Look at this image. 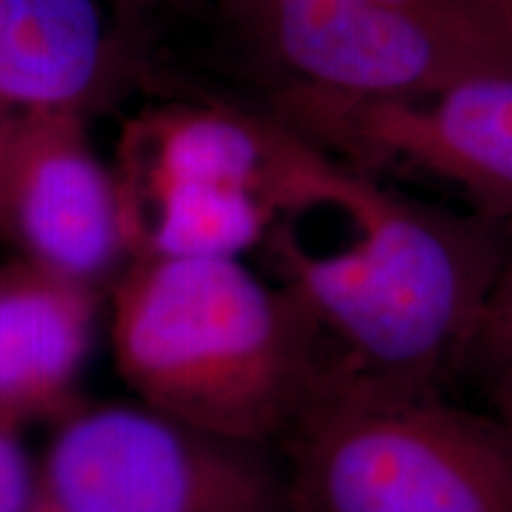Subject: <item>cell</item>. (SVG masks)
<instances>
[{
    "instance_id": "6da1fadb",
    "label": "cell",
    "mask_w": 512,
    "mask_h": 512,
    "mask_svg": "<svg viewBox=\"0 0 512 512\" xmlns=\"http://www.w3.org/2000/svg\"><path fill=\"white\" fill-rule=\"evenodd\" d=\"M107 302L126 387L216 437L283 444L335 370L292 287L242 259L133 256Z\"/></svg>"
},
{
    "instance_id": "7a4b0ae2",
    "label": "cell",
    "mask_w": 512,
    "mask_h": 512,
    "mask_svg": "<svg viewBox=\"0 0 512 512\" xmlns=\"http://www.w3.org/2000/svg\"><path fill=\"white\" fill-rule=\"evenodd\" d=\"M332 211L349 221L339 247H306L294 221L271 235L280 280L316 320L337 368L441 387L465 366L512 230L477 211L415 202L356 166Z\"/></svg>"
},
{
    "instance_id": "3957f363",
    "label": "cell",
    "mask_w": 512,
    "mask_h": 512,
    "mask_svg": "<svg viewBox=\"0 0 512 512\" xmlns=\"http://www.w3.org/2000/svg\"><path fill=\"white\" fill-rule=\"evenodd\" d=\"M280 448L287 512H512V434L441 387L335 366Z\"/></svg>"
},
{
    "instance_id": "277c9868",
    "label": "cell",
    "mask_w": 512,
    "mask_h": 512,
    "mask_svg": "<svg viewBox=\"0 0 512 512\" xmlns=\"http://www.w3.org/2000/svg\"><path fill=\"white\" fill-rule=\"evenodd\" d=\"M278 91L399 100L512 67L489 0H223Z\"/></svg>"
},
{
    "instance_id": "5b68a950",
    "label": "cell",
    "mask_w": 512,
    "mask_h": 512,
    "mask_svg": "<svg viewBox=\"0 0 512 512\" xmlns=\"http://www.w3.org/2000/svg\"><path fill=\"white\" fill-rule=\"evenodd\" d=\"M34 512H287L283 467L138 406H81L55 422Z\"/></svg>"
},
{
    "instance_id": "8992f818",
    "label": "cell",
    "mask_w": 512,
    "mask_h": 512,
    "mask_svg": "<svg viewBox=\"0 0 512 512\" xmlns=\"http://www.w3.org/2000/svg\"><path fill=\"white\" fill-rule=\"evenodd\" d=\"M114 169L126 207L221 202L290 223L335 207L351 166L275 112L169 102L128 121Z\"/></svg>"
},
{
    "instance_id": "52a82bcc",
    "label": "cell",
    "mask_w": 512,
    "mask_h": 512,
    "mask_svg": "<svg viewBox=\"0 0 512 512\" xmlns=\"http://www.w3.org/2000/svg\"><path fill=\"white\" fill-rule=\"evenodd\" d=\"M271 112L361 171L430 178L512 230V67L399 100L275 91Z\"/></svg>"
},
{
    "instance_id": "ba28073f",
    "label": "cell",
    "mask_w": 512,
    "mask_h": 512,
    "mask_svg": "<svg viewBox=\"0 0 512 512\" xmlns=\"http://www.w3.org/2000/svg\"><path fill=\"white\" fill-rule=\"evenodd\" d=\"M67 112H0V242L110 290L133 256L121 183Z\"/></svg>"
},
{
    "instance_id": "9c48e42d",
    "label": "cell",
    "mask_w": 512,
    "mask_h": 512,
    "mask_svg": "<svg viewBox=\"0 0 512 512\" xmlns=\"http://www.w3.org/2000/svg\"><path fill=\"white\" fill-rule=\"evenodd\" d=\"M143 36L107 0H0V112L112 110L143 86Z\"/></svg>"
},
{
    "instance_id": "30bf717a",
    "label": "cell",
    "mask_w": 512,
    "mask_h": 512,
    "mask_svg": "<svg viewBox=\"0 0 512 512\" xmlns=\"http://www.w3.org/2000/svg\"><path fill=\"white\" fill-rule=\"evenodd\" d=\"M102 287L27 259L0 264V420L57 422L81 406Z\"/></svg>"
},
{
    "instance_id": "8fae6325",
    "label": "cell",
    "mask_w": 512,
    "mask_h": 512,
    "mask_svg": "<svg viewBox=\"0 0 512 512\" xmlns=\"http://www.w3.org/2000/svg\"><path fill=\"white\" fill-rule=\"evenodd\" d=\"M465 366L475 368L486 406L512 434V242L479 318Z\"/></svg>"
},
{
    "instance_id": "7c38bea8",
    "label": "cell",
    "mask_w": 512,
    "mask_h": 512,
    "mask_svg": "<svg viewBox=\"0 0 512 512\" xmlns=\"http://www.w3.org/2000/svg\"><path fill=\"white\" fill-rule=\"evenodd\" d=\"M22 427L0 420V512H34L41 458L24 446Z\"/></svg>"
},
{
    "instance_id": "4fadbf2b",
    "label": "cell",
    "mask_w": 512,
    "mask_h": 512,
    "mask_svg": "<svg viewBox=\"0 0 512 512\" xmlns=\"http://www.w3.org/2000/svg\"><path fill=\"white\" fill-rule=\"evenodd\" d=\"M107 3H110L131 27H136L145 34V27L152 19L162 17L164 12L169 10H178L183 8V5L195 3V0H107Z\"/></svg>"
},
{
    "instance_id": "5bb4252c",
    "label": "cell",
    "mask_w": 512,
    "mask_h": 512,
    "mask_svg": "<svg viewBox=\"0 0 512 512\" xmlns=\"http://www.w3.org/2000/svg\"><path fill=\"white\" fill-rule=\"evenodd\" d=\"M489 3L496 19L501 22L505 36H508L512 43V0H489Z\"/></svg>"
}]
</instances>
